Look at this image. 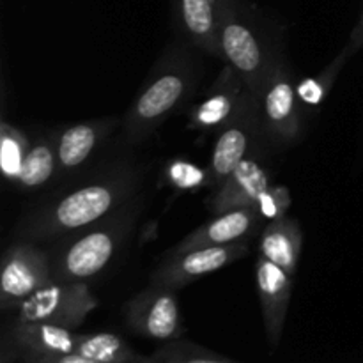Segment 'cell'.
<instances>
[{"mask_svg": "<svg viewBox=\"0 0 363 363\" xmlns=\"http://www.w3.org/2000/svg\"><path fill=\"white\" fill-rule=\"evenodd\" d=\"M138 363H162V362L156 360V358L152 357V354H149V357H145V354H142L140 360H138Z\"/></svg>", "mask_w": 363, "mask_h": 363, "instance_id": "83f0119b", "label": "cell"}, {"mask_svg": "<svg viewBox=\"0 0 363 363\" xmlns=\"http://www.w3.org/2000/svg\"><path fill=\"white\" fill-rule=\"evenodd\" d=\"M53 280L48 250L38 243L13 241L4 252L0 273V305L4 312H14L18 305Z\"/></svg>", "mask_w": 363, "mask_h": 363, "instance_id": "ba28073f", "label": "cell"}, {"mask_svg": "<svg viewBox=\"0 0 363 363\" xmlns=\"http://www.w3.org/2000/svg\"><path fill=\"white\" fill-rule=\"evenodd\" d=\"M301 247H303V233L300 222L289 218L287 215L269 220L262 227L259 236V255L293 277L298 275L300 268Z\"/></svg>", "mask_w": 363, "mask_h": 363, "instance_id": "ac0fdd59", "label": "cell"}, {"mask_svg": "<svg viewBox=\"0 0 363 363\" xmlns=\"http://www.w3.org/2000/svg\"><path fill=\"white\" fill-rule=\"evenodd\" d=\"M261 140H264V137L259 119L257 96L248 92L238 116L218 131L208 167L211 176L209 190L215 191L234 172V169L259 147Z\"/></svg>", "mask_w": 363, "mask_h": 363, "instance_id": "9c48e42d", "label": "cell"}, {"mask_svg": "<svg viewBox=\"0 0 363 363\" xmlns=\"http://www.w3.org/2000/svg\"><path fill=\"white\" fill-rule=\"evenodd\" d=\"M21 363H99L78 353L50 354V357H21Z\"/></svg>", "mask_w": 363, "mask_h": 363, "instance_id": "484cf974", "label": "cell"}, {"mask_svg": "<svg viewBox=\"0 0 363 363\" xmlns=\"http://www.w3.org/2000/svg\"><path fill=\"white\" fill-rule=\"evenodd\" d=\"M142 169L128 160L106 165L78 186L48 199L23 216L13 241L48 243L99 222L138 194Z\"/></svg>", "mask_w": 363, "mask_h": 363, "instance_id": "6da1fadb", "label": "cell"}, {"mask_svg": "<svg viewBox=\"0 0 363 363\" xmlns=\"http://www.w3.org/2000/svg\"><path fill=\"white\" fill-rule=\"evenodd\" d=\"M255 287L261 303L266 339L269 346L277 347L284 335L287 311L293 296L294 277L259 255L255 262Z\"/></svg>", "mask_w": 363, "mask_h": 363, "instance_id": "5bb4252c", "label": "cell"}, {"mask_svg": "<svg viewBox=\"0 0 363 363\" xmlns=\"http://www.w3.org/2000/svg\"><path fill=\"white\" fill-rule=\"evenodd\" d=\"M99 307L87 282L52 280L21 301L13 312L14 319L27 323H46L77 330Z\"/></svg>", "mask_w": 363, "mask_h": 363, "instance_id": "8992f818", "label": "cell"}, {"mask_svg": "<svg viewBox=\"0 0 363 363\" xmlns=\"http://www.w3.org/2000/svg\"><path fill=\"white\" fill-rule=\"evenodd\" d=\"M248 92L241 74L225 64L204 98L190 108L188 128L202 133H218L238 116Z\"/></svg>", "mask_w": 363, "mask_h": 363, "instance_id": "8fae6325", "label": "cell"}, {"mask_svg": "<svg viewBox=\"0 0 363 363\" xmlns=\"http://www.w3.org/2000/svg\"><path fill=\"white\" fill-rule=\"evenodd\" d=\"M144 211V197L137 194L99 222L53 241L50 248L53 280L87 282L101 273L130 240Z\"/></svg>", "mask_w": 363, "mask_h": 363, "instance_id": "3957f363", "label": "cell"}, {"mask_svg": "<svg viewBox=\"0 0 363 363\" xmlns=\"http://www.w3.org/2000/svg\"><path fill=\"white\" fill-rule=\"evenodd\" d=\"M218 41L220 59L257 96L273 64L284 55L269 18L252 0H218Z\"/></svg>", "mask_w": 363, "mask_h": 363, "instance_id": "277c9868", "label": "cell"}, {"mask_svg": "<svg viewBox=\"0 0 363 363\" xmlns=\"http://www.w3.org/2000/svg\"><path fill=\"white\" fill-rule=\"evenodd\" d=\"M350 59L351 55L342 48L339 55H337L321 73H318L312 78H305L301 84H298V96H300L305 112H308L311 108L318 110L319 106L325 103L330 91H332L333 84H335L337 78H339L340 71L344 69V66H346V62Z\"/></svg>", "mask_w": 363, "mask_h": 363, "instance_id": "44dd1931", "label": "cell"}, {"mask_svg": "<svg viewBox=\"0 0 363 363\" xmlns=\"http://www.w3.org/2000/svg\"><path fill=\"white\" fill-rule=\"evenodd\" d=\"M291 204V195L287 188L284 186H269V190L259 201L257 208L262 213L264 220H275L280 216H286L287 208Z\"/></svg>", "mask_w": 363, "mask_h": 363, "instance_id": "d4e9b609", "label": "cell"}, {"mask_svg": "<svg viewBox=\"0 0 363 363\" xmlns=\"http://www.w3.org/2000/svg\"><path fill=\"white\" fill-rule=\"evenodd\" d=\"M152 357L162 363H241L183 339L163 342Z\"/></svg>", "mask_w": 363, "mask_h": 363, "instance_id": "603a6c76", "label": "cell"}, {"mask_svg": "<svg viewBox=\"0 0 363 363\" xmlns=\"http://www.w3.org/2000/svg\"><path fill=\"white\" fill-rule=\"evenodd\" d=\"M362 48H363V9L360 13V18H358L357 25H354L353 30H351L346 46H344V50H346L351 57L357 55Z\"/></svg>", "mask_w": 363, "mask_h": 363, "instance_id": "4316f807", "label": "cell"}, {"mask_svg": "<svg viewBox=\"0 0 363 363\" xmlns=\"http://www.w3.org/2000/svg\"><path fill=\"white\" fill-rule=\"evenodd\" d=\"M123 319L133 335L155 342H172L184 335L179 301L170 287L151 284L123 305Z\"/></svg>", "mask_w": 363, "mask_h": 363, "instance_id": "52a82bcc", "label": "cell"}, {"mask_svg": "<svg viewBox=\"0 0 363 363\" xmlns=\"http://www.w3.org/2000/svg\"><path fill=\"white\" fill-rule=\"evenodd\" d=\"M28 135L14 128L7 121L0 124V167L2 174L7 181L16 184L20 170L23 167L25 156H27L28 147H30Z\"/></svg>", "mask_w": 363, "mask_h": 363, "instance_id": "7402d4cb", "label": "cell"}, {"mask_svg": "<svg viewBox=\"0 0 363 363\" xmlns=\"http://www.w3.org/2000/svg\"><path fill=\"white\" fill-rule=\"evenodd\" d=\"M195 53L181 39L162 53L121 121V145L133 147L147 140L194 94L201 71Z\"/></svg>", "mask_w": 363, "mask_h": 363, "instance_id": "7a4b0ae2", "label": "cell"}, {"mask_svg": "<svg viewBox=\"0 0 363 363\" xmlns=\"http://www.w3.org/2000/svg\"><path fill=\"white\" fill-rule=\"evenodd\" d=\"M262 137L275 147H291L303 137L305 108L298 96V84L287 64L279 57L257 94Z\"/></svg>", "mask_w": 363, "mask_h": 363, "instance_id": "5b68a950", "label": "cell"}, {"mask_svg": "<svg viewBox=\"0 0 363 363\" xmlns=\"http://www.w3.org/2000/svg\"><path fill=\"white\" fill-rule=\"evenodd\" d=\"M170 9L181 41L220 59L218 0H170Z\"/></svg>", "mask_w": 363, "mask_h": 363, "instance_id": "2e32d148", "label": "cell"}, {"mask_svg": "<svg viewBox=\"0 0 363 363\" xmlns=\"http://www.w3.org/2000/svg\"><path fill=\"white\" fill-rule=\"evenodd\" d=\"M165 179L179 190H195V188H211L209 170L199 169L197 165L184 160H174L165 167Z\"/></svg>", "mask_w": 363, "mask_h": 363, "instance_id": "cb8c5ba5", "label": "cell"}, {"mask_svg": "<svg viewBox=\"0 0 363 363\" xmlns=\"http://www.w3.org/2000/svg\"><path fill=\"white\" fill-rule=\"evenodd\" d=\"M9 335L18 350V357H50L77 353L78 333L62 326L46 323H27L14 319Z\"/></svg>", "mask_w": 363, "mask_h": 363, "instance_id": "e0dca14e", "label": "cell"}, {"mask_svg": "<svg viewBox=\"0 0 363 363\" xmlns=\"http://www.w3.org/2000/svg\"><path fill=\"white\" fill-rule=\"evenodd\" d=\"M269 186H272V176H269L268 163L257 147L215 191H211L206 206L213 215H222L233 209L254 208L259 204L262 195L269 190Z\"/></svg>", "mask_w": 363, "mask_h": 363, "instance_id": "7c38bea8", "label": "cell"}, {"mask_svg": "<svg viewBox=\"0 0 363 363\" xmlns=\"http://www.w3.org/2000/svg\"><path fill=\"white\" fill-rule=\"evenodd\" d=\"M213 216L215 218L202 223L201 227L186 234L176 247L167 250L165 255L183 254V252L201 247H215V245L250 241L261 230L262 222H264V216L259 211L257 206H254V208L233 209V211Z\"/></svg>", "mask_w": 363, "mask_h": 363, "instance_id": "9a60e30c", "label": "cell"}, {"mask_svg": "<svg viewBox=\"0 0 363 363\" xmlns=\"http://www.w3.org/2000/svg\"><path fill=\"white\" fill-rule=\"evenodd\" d=\"M248 254H250V241L201 247L183 252V254L163 255V261L152 269L151 284L179 291L209 273L218 272V269L247 257Z\"/></svg>", "mask_w": 363, "mask_h": 363, "instance_id": "30bf717a", "label": "cell"}, {"mask_svg": "<svg viewBox=\"0 0 363 363\" xmlns=\"http://www.w3.org/2000/svg\"><path fill=\"white\" fill-rule=\"evenodd\" d=\"M119 124V119L105 117V119L84 121L53 130L50 137L55 145L59 176H69L82 169L108 140Z\"/></svg>", "mask_w": 363, "mask_h": 363, "instance_id": "4fadbf2b", "label": "cell"}, {"mask_svg": "<svg viewBox=\"0 0 363 363\" xmlns=\"http://www.w3.org/2000/svg\"><path fill=\"white\" fill-rule=\"evenodd\" d=\"M53 177H59L55 145L50 135H39L30 140V147L25 156L16 186H20L21 190H35L50 183Z\"/></svg>", "mask_w": 363, "mask_h": 363, "instance_id": "d6986e66", "label": "cell"}, {"mask_svg": "<svg viewBox=\"0 0 363 363\" xmlns=\"http://www.w3.org/2000/svg\"><path fill=\"white\" fill-rule=\"evenodd\" d=\"M77 353L99 363H138L142 357L123 337L108 332L78 333Z\"/></svg>", "mask_w": 363, "mask_h": 363, "instance_id": "ffe728a7", "label": "cell"}]
</instances>
